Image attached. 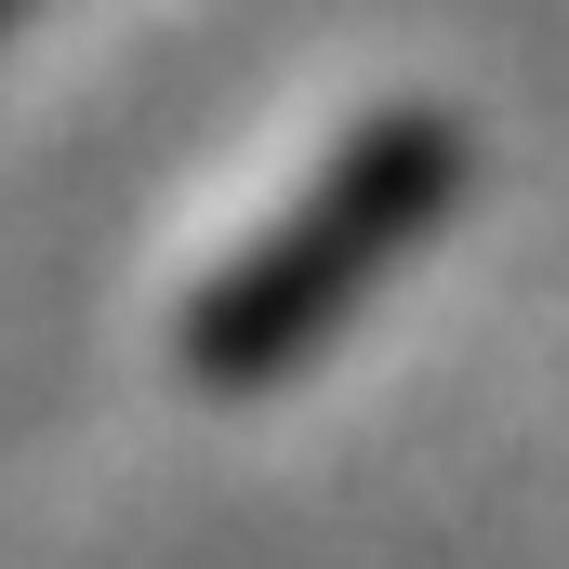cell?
I'll list each match as a JSON object with an SVG mask.
<instances>
[{
	"mask_svg": "<svg viewBox=\"0 0 569 569\" xmlns=\"http://www.w3.org/2000/svg\"><path fill=\"white\" fill-rule=\"evenodd\" d=\"M450 199H463V133H450L437 107L358 120V133L305 172V199H279L212 279L186 291V318H172L186 385H212V398L291 385V371H305V358H318V345L437 239Z\"/></svg>",
	"mask_w": 569,
	"mask_h": 569,
	"instance_id": "6da1fadb",
	"label": "cell"
},
{
	"mask_svg": "<svg viewBox=\"0 0 569 569\" xmlns=\"http://www.w3.org/2000/svg\"><path fill=\"white\" fill-rule=\"evenodd\" d=\"M13 13H27V0H0V27H13Z\"/></svg>",
	"mask_w": 569,
	"mask_h": 569,
	"instance_id": "7a4b0ae2",
	"label": "cell"
}]
</instances>
